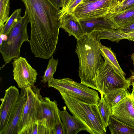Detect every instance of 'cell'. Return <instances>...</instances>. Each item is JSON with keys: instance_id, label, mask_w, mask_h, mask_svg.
<instances>
[{"instance_id": "18", "label": "cell", "mask_w": 134, "mask_h": 134, "mask_svg": "<svg viewBox=\"0 0 134 134\" xmlns=\"http://www.w3.org/2000/svg\"><path fill=\"white\" fill-rule=\"evenodd\" d=\"M100 51L104 61L109 64L118 74L126 78V74L120 67L116 59V55L111 48L101 44L100 46Z\"/></svg>"}, {"instance_id": "13", "label": "cell", "mask_w": 134, "mask_h": 134, "mask_svg": "<svg viewBox=\"0 0 134 134\" xmlns=\"http://www.w3.org/2000/svg\"><path fill=\"white\" fill-rule=\"evenodd\" d=\"M26 98V88H21L19 97L10 116L7 127L2 134H17L18 124Z\"/></svg>"}, {"instance_id": "26", "label": "cell", "mask_w": 134, "mask_h": 134, "mask_svg": "<svg viewBox=\"0 0 134 134\" xmlns=\"http://www.w3.org/2000/svg\"><path fill=\"white\" fill-rule=\"evenodd\" d=\"M134 6V0H122L119 4L113 7L109 13L119 12Z\"/></svg>"}, {"instance_id": "33", "label": "cell", "mask_w": 134, "mask_h": 134, "mask_svg": "<svg viewBox=\"0 0 134 134\" xmlns=\"http://www.w3.org/2000/svg\"><path fill=\"white\" fill-rule=\"evenodd\" d=\"M126 33L128 37V40L134 41V31Z\"/></svg>"}, {"instance_id": "23", "label": "cell", "mask_w": 134, "mask_h": 134, "mask_svg": "<svg viewBox=\"0 0 134 134\" xmlns=\"http://www.w3.org/2000/svg\"><path fill=\"white\" fill-rule=\"evenodd\" d=\"M58 63V59L52 57L50 59L46 69L42 77V81L44 83L48 82L53 77L56 72Z\"/></svg>"}, {"instance_id": "15", "label": "cell", "mask_w": 134, "mask_h": 134, "mask_svg": "<svg viewBox=\"0 0 134 134\" xmlns=\"http://www.w3.org/2000/svg\"><path fill=\"white\" fill-rule=\"evenodd\" d=\"M106 15L117 29H122L134 23V6L119 12L109 13Z\"/></svg>"}, {"instance_id": "34", "label": "cell", "mask_w": 134, "mask_h": 134, "mask_svg": "<svg viewBox=\"0 0 134 134\" xmlns=\"http://www.w3.org/2000/svg\"><path fill=\"white\" fill-rule=\"evenodd\" d=\"M131 73V75L130 77L131 80V85L132 86V90H134V71H132Z\"/></svg>"}, {"instance_id": "31", "label": "cell", "mask_w": 134, "mask_h": 134, "mask_svg": "<svg viewBox=\"0 0 134 134\" xmlns=\"http://www.w3.org/2000/svg\"><path fill=\"white\" fill-rule=\"evenodd\" d=\"M119 30H120L125 33L134 32V23Z\"/></svg>"}, {"instance_id": "36", "label": "cell", "mask_w": 134, "mask_h": 134, "mask_svg": "<svg viewBox=\"0 0 134 134\" xmlns=\"http://www.w3.org/2000/svg\"><path fill=\"white\" fill-rule=\"evenodd\" d=\"M131 59L133 62V64L134 65V52L131 56Z\"/></svg>"}, {"instance_id": "38", "label": "cell", "mask_w": 134, "mask_h": 134, "mask_svg": "<svg viewBox=\"0 0 134 134\" xmlns=\"http://www.w3.org/2000/svg\"><path fill=\"white\" fill-rule=\"evenodd\" d=\"M131 93L133 99L134 101V90H132V91Z\"/></svg>"}, {"instance_id": "32", "label": "cell", "mask_w": 134, "mask_h": 134, "mask_svg": "<svg viewBox=\"0 0 134 134\" xmlns=\"http://www.w3.org/2000/svg\"><path fill=\"white\" fill-rule=\"evenodd\" d=\"M71 0H63V7L61 9V12L64 14L66 8Z\"/></svg>"}, {"instance_id": "35", "label": "cell", "mask_w": 134, "mask_h": 134, "mask_svg": "<svg viewBox=\"0 0 134 134\" xmlns=\"http://www.w3.org/2000/svg\"><path fill=\"white\" fill-rule=\"evenodd\" d=\"M122 0H112L113 7L119 4L121 2Z\"/></svg>"}, {"instance_id": "1", "label": "cell", "mask_w": 134, "mask_h": 134, "mask_svg": "<svg viewBox=\"0 0 134 134\" xmlns=\"http://www.w3.org/2000/svg\"><path fill=\"white\" fill-rule=\"evenodd\" d=\"M31 26L30 44L35 56L45 59L55 52L63 14L49 0H21Z\"/></svg>"}, {"instance_id": "28", "label": "cell", "mask_w": 134, "mask_h": 134, "mask_svg": "<svg viewBox=\"0 0 134 134\" xmlns=\"http://www.w3.org/2000/svg\"><path fill=\"white\" fill-rule=\"evenodd\" d=\"M52 134H66V131L62 120L57 123L52 130Z\"/></svg>"}, {"instance_id": "9", "label": "cell", "mask_w": 134, "mask_h": 134, "mask_svg": "<svg viewBox=\"0 0 134 134\" xmlns=\"http://www.w3.org/2000/svg\"><path fill=\"white\" fill-rule=\"evenodd\" d=\"M14 80L19 88L35 86L38 73L25 58L20 56L12 63Z\"/></svg>"}, {"instance_id": "21", "label": "cell", "mask_w": 134, "mask_h": 134, "mask_svg": "<svg viewBox=\"0 0 134 134\" xmlns=\"http://www.w3.org/2000/svg\"><path fill=\"white\" fill-rule=\"evenodd\" d=\"M99 93L101 98L97 105L104 126L107 129L110 116L112 115L111 106L105 100L103 93Z\"/></svg>"}, {"instance_id": "8", "label": "cell", "mask_w": 134, "mask_h": 134, "mask_svg": "<svg viewBox=\"0 0 134 134\" xmlns=\"http://www.w3.org/2000/svg\"><path fill=\"white\" fill-rule=\"evenodd\" d=\"M113 7L112 0L82 1L71 14L77 21L94 19L106 15Z\"/></svg>"}, {"instance_id": "30", "label": "cell", "mask_w": 134, "mask_h": 134, "mask_svg": "<svg viewBox=\"0 0 134 134\" xmlns=\"http://www.w3.org/2000/svg\"><path fill=\"white\" fill-rule=\"evenodd\" d=\"M58 9L63 7V0H49Z\"/></svg>"}, {"instance_id": "37", "label": "cell", "mask_w": 134, "mask_h": 134, "mask_svg": "<svg viewBox=\"0 0 134 134\" xmlns=\"http://www.w3.org/2000/svg\"><path fill=\"white\" fill-rule=\"evenodd\" d=\"M99 0H83L82 1L85 2H95Z\"/></svg>"}, {"instance_id": "7", "label": "cell", "mask_w": 134, "mask_h": 134, "mask_svg": "<svg viewBox=\"0 0 134 134\" xmlns=\"http://www.w3.org/2000/svg\"><path fill=\"white\" fill-rule=\"evenodd\" d=\"M131 83L130 77H122L105 61L98 69L95 80L96 90L103 94L121 88L129 89Z\"/></svg>"}, {"instance_id": "5", "label": "cell", "mask_w": 134, "mask_h": 134, "mask_svg": "<svg viewBox=\"0 0 134 134\" xmlns=\"http://www.w3.org/2000/svg\"><path fill=\"white\" fill-rule=\"evenodd\" d=\"M48 85L49 87L58 90L60 93L71 96L88 104L97 105L100 100L97 91L69 78L53 77L48 82Z\"/></svg>"}, {"instance_id": "24", "label": "cell", "mask_w": 134, "mask_h": 134, "mask_svg": "<svg viewBox=\"0 0 134 134\" xmlns=\"http://www.w3.org/2000/svg\"><path fill=\"white\" fill-rule=\"evenodd\" d=\"M21 8L16 9L4 24L2 34L7 35L21 16Z\"/></svg>"}, {"instance_id": "22", "label": "cell", "mask_w": 134, "mask_h": 134, "mask_svg": "<svg viewBox=\"0 0 134 134\" xmlns=\"http://www.w3.org/2000/svg\"><path fill=\"white\" fill-rule=\"evenodd\" d=\"M99 31L100 40L105 39L117 42L123 39H128L126 33L120 30L107 29Z\"/></svg>"}, {"instance_id": "19", "label": "cell", "mask_w": 134, "mask_h": 134, "mask_svg": "<svg viewBox=\"0 0 134 134\" xmlns=\"http://www.w3.org/2000/svg\"><path fill=\"white\" fill-rule=\"evenodd\" d=\"M111 134H134V127L124 123L111 115L108 126Z\"/></svg>"}, {"instance_id": "10", "label": "cell", "mask_w": 134, "mask_h": 134, "mask_svg": "<svg viewBox=\"0 0 134 134\" xmlns=\"http://www.w3.org/2000/svg\"><path fill=\"white\" fill-rule=\"evenodd\" d=\"M58 105L56 101H52L49 97L41 96L37 123L52 131L54 126L61 120Z\"/></svg>"}, {"instance_id": "11", "label": "cell", "mask_w": 134, "mask_h": 134, "mask_svg": "<svg viewBox=\"0 0 134 134\" xmlns=\"http://www.w3.org/2000/svg\"><path fill=\"white\" fill-rule=\"evenodd\" d=\"M20 93L15 86H11L5 91L1 99L0 108V134H2L7 125L10 116L16 103Z\"/></svg>"}, {"instance_id": "14", "label": "cell", "mask_w": 134, "mask_h": 134, "mask_svg": "<svg viewBox=\"0 0 134 134\" xmlns=\"http://www.w3.org/2000/svg\"><path fill=\"white\" fill-rule=\"evenodd\" d=\"M85 34L94 30L99 31L107 29H117L114 24L106 15L92 19L78 21Z\"/></svg>"}, {"instance_id": "2", "label": "cell", "mask_w": 134, "mask_h": 134, "mask_svg": "<svg viewBox=\"0 0 134 134\" xmlns=\"http://www.w3.org/2000/svg\"><path fill=\"white\" fill-rule=\"evenodd\" d=\"M99 31L94 30L77 40L75 52L79 61L81 83L96 90L95 80L98 69L104 62L100 51Z\"/></svg>"}, {"instance_id": "16", "label": "cell", "mask_w": 134, "mask_h": 134, "mask_svg": "<svg viewBox=\"0 0 134 134\" xmlns=\"http://www.w3.org/2000/svg\"><path fill=\"white\" fill-rule=\"evenodd\" d=\"M63 110H59V115L66 131V134H76L82 130L86 131V127L74 116L68 112L66 107H63Z\"/></svg>"}, {"instance_id": "29", "label": "cell", "mask_w": 134, "mask_h": 134, "mask_svg": "<svg viewBox=\"0 0 134 134\" xmlns=\"http://www.w3.org/2000/svg\"><path fill=\"white\" fill-rule=\"evenodd\" d=\"M83 0H71L65 10L64 13L67 12L68 13H71L75 8Z\"/></svg>"}, {"instance_id": "3", "label": "cell", "mask_w": 134, "mask_h": 134, "mask_svg": "<svg viewBox=\"0 0 134 134\" xmlns=\"http://www.w3.org/2000/svg\"><path fill=\"white\" fill-rule=\"evenodd\" d=\"M71 114L91 134H105V127L97 105L88 104L68 94L60 93Z\"/></svg>"}, {"instance_id": "17", "label": "cell", "mask_w": 134, "mask_h": 134, "mask_svg": "<svg viewBox=\"0 0 134 134\" xmlns=\"http://www.w3.org/2000/svg\"><path fill=\"white\" fill-rule=\"evenodd\" d=\"M60 28L67 32L69 36H73L77 40L85 34L78 21L71 13L67 12L63 16Z\"/></svg>"}, {"instance_id": "12", "label": "cell", "mask_w": 134, "mask_h": 134, "mask_svg": "<svg viewBox=\"0 0 134 134\" xmlns=\"http://www.w3.org/2000/svg\"><path fill=\"white\" fill-rule=\"evenodd\" d=\"M111 109L113 116L134 127V101L131 93L111 107Z\"/></svg>"}, {"instance_id": "27", "label": "cell", "mask_w": 134, "mask_h": 134, "mask_svg": "<svg viewBox=\"0 0 134 134\" xmlns=\"http://www.w3.org/2000/svg\"><path fill=\"white\" fill-rule=\"evenodd\" d=\"M29 134H52V131L44 126L36 123L31 129Z\"/></svg>"}, {"instance_id": "20", "label": "cell", "mask_w": 134, "mask_h": 134, "mask_svg": "<svg viewBox=\"0 0 134 134\" xmlns=\"http://www.w3.org/2000/svg\"><path fill=\"white\" fill-rule=\"evenodd\" d=\"M130 94L128 89L123 88L111 91L103 96L106 102L112 107Z\"/></svg>"}, {"instance_id": "25", "label": "cell", "mask_w": 134, "mask_h": 134, "mask_svg": "<svg viewBox=\"0 0 134 134\" xmlns=\"http://www.w3.org/2000/svg\"><path fill=\"white\" fill-rule=\"evenodd\" d=\"M9 0H0V26L4 24L9 18Z\"/></svg>"}, {"instance_id": "4", "label": "cell", "mask_w": 134, "mask_h": 134, "mask_svg": "<svg viewBox=\"0 0 134 134\" xmlns=\"http://www.w3.org/2000/svg\"><path fill=\"white\" fill-rule=\"evenodd\" d=\"M29 23L28 16L25 12L24 16L20 17L7 35V39L0 46V52L5 63L3 67L20 57L22 44L25 42H29L27 32Z\"/></svg>"}, {"instance_id": "6", "label": "cell", "mask_w": 134, "mask_h": 134, "mask_svg": "<svg viewBox=\"0 0 134 134\" xmlns=\"http://www.w3.org/2000/svg\"><path fill=\"white\" fill-rule=\"evenodd\" d=\"M27 98L17 128V134H29L37 123L39 106L41 96L40 89L35 86L26 88Z\"/></svg>"}]
</instances>
